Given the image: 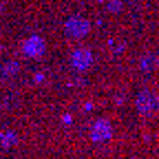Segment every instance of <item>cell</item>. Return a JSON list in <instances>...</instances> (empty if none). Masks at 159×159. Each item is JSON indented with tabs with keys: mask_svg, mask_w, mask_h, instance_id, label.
I'll list each match as a JSON object with an SVG mask.
<instances>
[{
	"mask_svg": "<svg viewBox=\"0 0 159 159\" xmlns=\"http://www.w3.org/2000/svg\"><path fill=\"white\" fill-rule=\"evenodd\" d=\"M0 142H2L5 146H9V144L16 142V135L13 133H0Z\"/></svg>",
	"mask_w": 159,
	"mask_h": 159,
	"instance_id": "7",
	"label": "cell"
},
{
	"mask_svg": "<svg viewBox=\"0 0 159 159\" xmlns=\"http://www.w3.org/2000/svg\"><path fill=\"white\" fill-rule=\"evenodd\" d=\"M71 62H73V69L75 71H86L91 64H93V53L84 47H80L73 51V57H71Z\"/></svg>",
	"mask_w": 159,
	"mask_h": 159,
	"instance_id": "5",
	"label": "cell"
},
{
	"mask_svg": "<svg viewBox=\"0 0 159 159\" xmlns=\"http://www.w3.org/2000/svg\"><path fill=\"white\" fill-rule=\"evenodd\" d=\"M44 51H47V42L40 35H29L22 42V53L29 55V57H42Z\"/></svg>",
	"mask_w": 159,
	"mask_h": 159,
	"instance_id": "3",
	"label": "cell"
},
{
	"mask_svg": "<svg viewBox=\"0 0 159 159\" xmlns=\"http://www.w3.org/2000/svg\"><path fill=\"white\" fill-rule=\"evenodd\" d=\"M108 9H111V11H117V9H122V2H111V5H108Z\"/></svg>",
	"mask_w": 159,
	"mask_h": 159,
	"instance_id": "8",
	"label": "cell"
},
{
	"mask_svg": "<svg viewBox=\"0 0 159 159\" xmlns=\"http://www.w3.org/2000/svg\"><path fill=\"white\" fill-rule=\"evenodd\" d=\"M155 66H157V55H155V53H146L144 60H142V69H144V73H150Z\"/></svg>",
	"mask_w": 159,
	"mask_h": 159,
	"instance_id": "6",
	"label": "cell"
},
{
	"mask_svg": "<svg viewBox=\"0 0 159 159\" xmlns=\"http://www.w3.org/2000/svg\"><path fill=\"white\" fill-rule=\"evenodd\" d=\"M111 137H113V126H111V122L99 119V122L93 124V128H91V139H93V142L106 144V142H111Z\"/></svg>",
	"mask_w": 159,
	"mask_h": 159,
	"instance_id": "4",
	"label": "cell"
},
{
	"mask_svg": "<svg viewBox=\"0 0 159 159\" xmlns=\"http://www.w3.org/2000/svg\"><path fill=\"white\" fill-rule=\"evenodd\" d=\"M89 29H91V22H89L86 18H82V16L69 18L66 25H64V31H66L69 38H84L89 33Z\"/></svg>",
	"mask_w": 159,
	"mask_h": 159,
	"instance_id": "2",
	"label": "cell"
},
{
	"mask_svg": "<svg viewBox=\"0 0 159 159\" xmlns=\"http://www.w3.org/2000/svg\"><path fill=\"white\" fill-rule=\"evenodd\" d=\"M135 104H137V111L142 113V115H146V117L155 115L157 113V93L150 91V89H144L142 93L137 95Z\"/></svg>",
	"mask_w": 159,
	"mask_h": 159,
	"instance_id": "1",
	"label": "cell"
}]
</instances>
